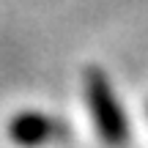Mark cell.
Returning a JSON list of instances; mask_svg holds the SVG:
<instances>
[{
	"label": "cell",
	"instance_id": "cell-1",
	"mask_svg": "<svg viewBox=\"0 0 148 148\" xmlns=\"http://www.w3.org/2000/svg\"><path fill=\"white\" fill-rule=\"evenodd\" d=\"M11 140L22 148H36V145H44L47 140H55V137H63V126L52 118L41 115V112H22L11 121V129H8Z\"/></svg>",
	"mask_w": 148,
	"mask_h": 148
},
{
	"label": "cell",
	"instance_id": "cell-2",
	"mask_svg": "<svg viewBox=\"0 0 148 148\" xmlns=\"http://www.w3.org/2000/svg\"><path fill=\"white\" fill-rule=\"evenodd\" d=\"M88 96H90V110L99 118L101 134H104L107 140H121L123 121H121V115H118V110L112 107L110 93H107V85H104V79H101L99 71L88 74Z\"/></svg>",
	"mask_w": 148,
	"mask_h": 148
}]
</instances>
